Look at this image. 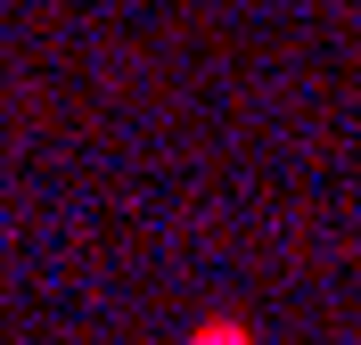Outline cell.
<instances>
[{"label": "cell", "mask_w": 361, "mask_h": 345, "mask_svg": "<svg viewBox=\"0 0 361 345\" xmlns=\"http://www.w3.org/2000/svg\"><path fill=\"white\" fill-rule=\"evenodd\" d=\"M189 345H255V337H247V329H238V321H205V329H197V337H189Z\"/></svg>", "instance_id": "cell-1"}]
</instances>
